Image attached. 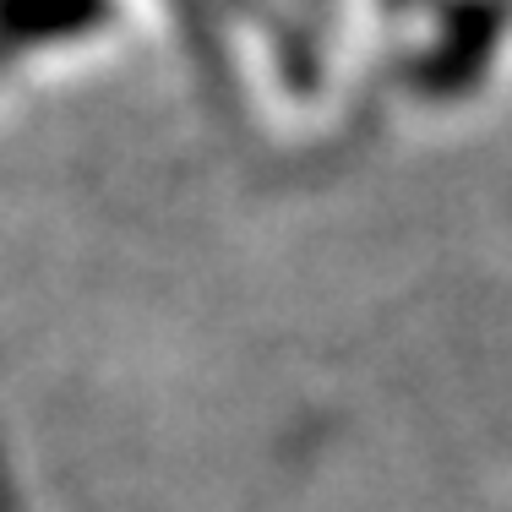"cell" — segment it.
<instances>
[{
  "mask_svg": "<svg viewBox=\"0 0 512 512\" xmlns=\"http://www.w3.org/2000/svg\"><path fill=\"white\" fill-rule=\"evenodd\" d=\"M393 6H398V0H393Z\"/></svg>",
  "mask_w": 512,
  "mask_h": 512,
  "instance_id": "2",
  "label": "cell"
},
{
  "mask_svg": "<svg viewBox=\"0 0 512 512\" xmlns=\"http://www.w3.org/2000/svg\"><path fill=\"white\" fill-rule=\"evenodd\" d=\"M496 44H502V0H463L447 22L442 44L425 55L420 88L425 93H469L480 71L491 66Z\"/></svg>",
  "mask_w": 512,
  "mask_h": 512,
  "instance_id": "1",
  "label": "cell"
}]
</instances>
